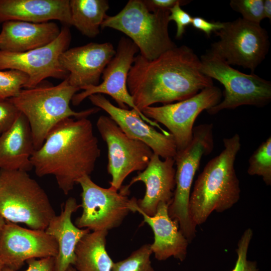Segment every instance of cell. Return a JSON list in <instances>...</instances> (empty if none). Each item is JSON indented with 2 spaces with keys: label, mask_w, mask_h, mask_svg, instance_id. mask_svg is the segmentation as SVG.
Instances as JSON below:
<instances>
[{
  "label": "cell",
  "mask_w": 271,
  "mask_h": 271,
  "mask_svg": "<svg viewBox=\"0 0 271 271\" xmlns=\"http://www.w3.org/2000/svg\"><path fill=\"white\" fill-rule=\"evenodd\" d=\"M5 223L6 220L0 214V233Z\"/></svg>",
  "instance_id": "37"
},
{
  "label": "cell",
  "mask_w": 271,
  "mask_h": 271,
  "mask_svg": "<svg viewBox=\"0 0 271 271\" xmlns=\"http://www.w3.org/2000/svg\"><path fill=\"white\" fill-rule=\"evenodd\" d=\"M148 10L151 12L158 11H169L177 4L185 5L190 1L184 0H143Z\"/></svg>",
  "instance_id": "34"
},
{
  "label": "cell",
  "mask_w": 271,
  "mask_h": 271,
  "mask_svg": "<svg viewBox=\"0 0 271 271\" xmlns=\"http://www.w3.org/2000/svg\"><path fill=\"white\" fill-rule=\"evenodd\" d=\"M222 96L220 89L213 86L186 99L160 106H149L141 111L147 118L169 129L179 151L190 143L194 123L199 114L219 103Z\"/></svg>",
  "instance_id": "13"
},
{
  "label": "cell",
  "mask_w": 271,
  "mask_h": 271,
  "mask_svg": "<svg viewBox=\"0 0 271 271\" xmlns=\"http://www.w3.org/2000/svg\"><path fill=\"white\" fill-rule=\"evenodd\" d=\"M4 267V265L3 263V262L0 260V271H2V269L3 267Z\"/></svg>",
  "instance_id": "39"
},
{
  "label": "cell",
  "mask_w": 271,
  "mask_h": 271,
  "mask_svg": "<svg viewBox=\"0 0 271 271\" xmlns=\"http://www.w3.org/2000/svg\"><path fill=\"white\" fill-rule=\"evenodd\" d=\"M34 151L28 121L20 112L13 125L0 135V170L31 171V158Z\"/></svg>",
  "instance_id": "23"
},
{
  "label": "cell",
  "mask_w": 271,
  "mask_h": 271,
  "mask_svg": "<svg viewBox=\"0 0 271 271\" xmlns=\"http://www.w3.org/2000/svg\"><path fill=\"white\" fill-rule=\"evenodd\" d=\"M170 11L150 12L143 0H129L117 14L107 16L101 25L121 32L137 46L140 54L154 60L176 45L169 33Z\"/></svg>",
  "instance_id": "6"
},
{
  "label": "cell",
  "mask_w": 271,
  "mask_h": 271,
  "mask_svg": "<svg viewBox=\"0 0 271 271\" xmlns=\"http://www.w3.org/2000/svg\"><path fill=\"white\" fill-rule=\"evenodd\" d=\"M61 28L53 22L34 23L11 21L2 24L0 50L25 52L44 47L55 40Z\"/></svg>",
  "instance_id": "21"
},
{
  "label": "cell",
  "mask_w": 271,
  "mask_h": 271,
  "mask_svg": "<svg viewBox=\"0 0 271 271\" xmlns=\"http://www.w3.org/2000/svg\"><path fill=\"white\" fill-rule=\"evenodd\" d=\"M66 271H78L74 266L70 265L68 267Z\"/></svg>",
  "instance_id": "38"
},
{
  "label": "cell",
  "mask_w": 271,
  "mask_h": 271,
  "mask_svg": "<svg viewBox=\"0 0 271 271\" xmlns=\"http://www.w3.org/2000/svg\"><path fill=\"white\" fill-rule=\"evenodd\" d=\"M137 201L135 197L132 198V212L141 214L143 222L148 224L153 231L154 240L150 244V247L155 257L159 261L166 260L171 257L181 261L184 260L189 242L180 230L178 221L170 217V204L161 202L155 215L151 216L138 208Z\"/></svg>",
  "instance_id": "19"
},
{
  "label": "cell",
  "mask_w": 271,
  "mask_h": 271,
  "mask_svg": "<svg viewBox=\"0 0 271 271\" xmlns=\"http://www.w3.org/2000/svg\"><path fill=\"white\" fill-rule=\"evenodd\" d=\"M109 8L106 0H70L71 26L83 35L96 37Z\"/></svg>",
  "instance_id": "25"
},
{
  "label": "cell",
  "mask_w": 271,
  "mask_h": 271,
  "mask_svg": "<svg viewBox=\"0 0 271 271\" xmlns=\"http://www.w3.org/2000/svg\"><path fill=\"white\" fill-rule=\"evenodd\" d=\"M223 142L224 149L206 165L190 194L189 212L196 226L205 222L213 211L231 208L240 198L234 163L241 148L240 138L235 133Z\"/></svg>",
  "instance_id": "3"
},
{
  "label": "cell",
  "mask_w": 271,
  "mask_h": 271,
  "mask_svg": "<svg viewBox=\"0 0 271 271\" xmlns=\"http://www.w3.org/2000/svg\"><path fill=\"white\" fill-rule=\"evenodd\" d=\"M192 25L194 28L203 32L209 37L212 32H215L223 26V23L219 22H209L201 17H193Z\"/></svg>",
  "instance_id": "35"
},
{
  "label": "cell",
  "mask_w": 271,
  "mask_h": 271,
  "mask_svg": "<svg viewBox=\"0 0 271 271\" xmlns=\"http://www.w3.org/2000/svg\"><path fill=\"white\" fill-rule=\"evenodd\" d=\"M20 112L9 99L0 100V135L13 125Z\"/></svg>",
  "instance_id": "31"
},
{
  "label": "cell",
  "mask_w": 271,
  "mask_h": 271,
  "mask_svg": "<svg viewBox=\"0 0 271 271\" xmlns=\"http://www.w3.org/2000/svg\"><path fill=\"white\" fill-rule=\"evenodd\" d=\"M28 76L16 70H0V100L16 96L24 88Z\"/></svg>",
  "instance_id": "28"
},
{
  "label": "cell",
  "mask_w": 271,
  "mask_h": 271,
  "mask_svg": "<svg viewBox=\"0 0 271 271\" xmlns=\"http://www.w3.org/2000/svg\"><path fill=\"white\" fill-rule=\"evenodd\" d=\"M77 184L82 189V212L75 222L78 228L92 231H108L119 226L132 212L131 198L128 197L130 191L126 186L118 190L111 186L103 188L87 175L79 179Z\"/></svg>",
  "instance_id": "10"
},
{
  "label": "cell",
  "mask_w": 271,
  "mask_h": 271,
  "mask_svg": "<svg viewBox=\"0 0 271 271\" xmlns=\"http://www.w3.org/2000/svg\"><path fill=\"white\" fill-rule=\"evenodd\" d=\"M253 236L250 228L246 229L237 243L236 249L237 258L231 271H259L257 262L247 259V255L249 243Z\"/></svg>",
  "instance_id": "30"
},
{
  "label": "cell",
  "mask_w": 271,
  "mask_h": 271,
  "mask_svg": "<svg viewBox=\"0 0 271 271\" xmlns=\"http://www.w3.org/2000/svg\"><path fill=\"white\" fill-rule=\"evenodd\" d=\"M107 230L89 232L75 248L73 265L78 271H111L114 262L106 249Z\"/></svg>",
  "instance_id": "24"
},
{
  "label": "cell",
  "mask_w": 271,
  "mask_h": 271,
  "mask_svg": "<svg viewBox=\"0 0 271 271\" xmlns=\"http://www.w3.org/2000/svg\"><path fill=\"white\" fill-rule=\"evenodd\" d=\"M223 23L222 28L214 32L219 39L210 51L229 65L249 69L253 73L268 53L267 32L260 24L241 18Z\"/></svg>",
  "instance_id": "9"
},
{
  "label": "cell",
  "mask_w": 271,
  "mask_h": 271,
  "mask_svg": "<svg viewBox=\"0 0 271 271\" xmlns=\"http://www.w3.org/2000/svg\"><path fill=\"white\" fill-rule=\"evenodd\" d=\"M213 129L212 123L194 126L190 143L184 149L177 151L174 158L176 166L175 189L168 213L172 219L178 221L180 230L189 243L196 231L189 212L191 189L202 157L210 154L214 148Z\"/></svg>",
  "instance_id": "7"
},
{
  "label": "cell",
  "mask_w": 271,
  "mask_h": 271,
  "mask_svg": "<svg viewBox=\"0 0 271 271\" xmlns=\"http://www.w3.org/2000/svg\"><path fill=\"white\" fill-rule=\"evenodd\" d=\"M0 214L12 223L45 230L56 215L48 196L28 172L0 170Z\"/></svg>",
  "instance_id": "5"
},
{
  "label": "cell",
  "mask_w": 271,
  "mask_h": 271,
  "mask_svg": "<svg viewBox=\"0 0 271 271\" xmlns=\"http://www.w3.org/2000/svg\"><path fill=\"white\" fill-rule=\"evenodd\" d=\"M139 51L137 46L130 39L122 37L118 42L115 54L102 72V82L96 86L83 88L81 92L74 95L71 102L73 105L77 106L92 94H107L114 100L118 107L127 109V106H129L136 110L145 122L158 127L162 133L167 134L168 132L157 122L146 117L137 108L128 92L127 76L136 54Z\"/></svg>",
  "instance_id": "14"
},
{
  "label": "cell",
  "mask_w": 271,
  "mask_h": 271,
  "mask_svg": "<svg viewBox=\"0 0 271 271\" xmlns=\"http://www.w3.org/2000/svg\"><path fill=\"white\" fill-rule=\"evenodd\" d=\"M80 207L75 198H68L60 214L51 220L45 229L58 244V254L55 257L57 271H66L69 266L74 265L77 244L90 232L88 229L78 228L72 222V215Z\"/></svg>",
  "instance_id": "22"
},
{
  "label": "cell",
  "mask_w": 271,
  "mask_h": 271,
  "mask_svg": "<svg viewBox=\"0 0 271 271\" xmlns=\"http://www.w3.org/2000/svg\"><path fill=\"white\" fill-rule=\"evenodd\" d=\"M200 59L201 72L224 87L223 99L207 110L209 114L214 115L224 109H232L243 105L263 107L270 102L269 81L253 73L239 71L210 51Z\"/></svg>",
  "instance_id": "8"
},
{
  "label": "cell",
  "mask_w": 271,
  "mask_h": 271,
  "mask_svg": "<svg viewBox=\"0 0 271 271\" xmlns=\"http://www.w3.org/2000/svg\"><path fill=\"white\" fill-rule=\"evenodd\" d=\"M88 98L92 104L108 113L128 137L144 143L164 159L175 157L177 150L172 135L157 131L145 122L136 110L116 106L101 94H92Z\"/></svg>",
  "instance_id": "16"
},
{
  "label": "cell",
  "mask_w": 271,
  "mask_h": 271,
  "mask_svg": "<svg viewBox=\"0 0 271 271\" xmlns=\"http://www.w3.org/2000/svg\"><path fill=\"white\" fill-rule=\"evenodd\" d=\"M96 127L107 148L110 186L118 190L130 174L146 169L154 153L144 143L128 137L109 116L100 115Z\"/></svg>",
  "instance_id": "11"
},
{
  "label": "cell",
  "mask_w": 271,
  "mask_h": 271,
  "mask_svg": "<svg viewBox=\"0 0 271 271\" xmlns=\"http://www.w3.org/2000/svg\"><path fill=\"white\" fill-rule=\"evenodd\" d=\"M58 244L44 230L28 229L6 220L0 233V260L17 270L31 258L56 257Z\"/></svg>",
  "instance_id": "15"
},
{
  "label": "cell",
  "mask_w": 271,
  "mask_h": 271,
  "mask_svg": "<svg viewBox=\"0 0 271 271\" xmlns=\"http://www.w3.org/2000/svg\"><path fill=\"white\" fill-rule=\"evenodd\" d=\"M200 67V58L185 45L176 46L152 60L139 54L128 72L127 89L141 111L155 103L182 101L214 86Z\"/></svg>",
  "instance_id": "1"
},
{
  "label": "cell",
  "mask_w": 271,
  "mask_h": 271,
  "mask_svg": "<svg viewBox=\"0 0 271 271\" xmlns=\"http://www.w3.org/2000/svg\"><path fill=\"white\" fill-rule=\"evenodd\" d=\"M53 20L71 26L69 0H0V24L11 21L40 23Z\"/></svg>",
  "instance_id": "20"
},
{
  "label": "cell",
  "mask_w": 271,
  "mask_h": 271,
  "mask_svg": "<svg viewBox=\"0 0 271 271\" xmlns=\"http://www.w3.org/2000/svg\"><path fill=\"white\" fill-rule=\"evenodd\" d=\"M229 4L233 10L240 13L242 18L246 21L260 24L264 19L263 0H231Z\"/></svg>",
  "instance_id": "29"
},
{
  "label": "cell",
  "mask_w": 271,
  "mask_h": 271,
  "mask_svg": "<svg viewBox=\"0 0 271 271\" xmlns=\"http://www.w3.org/2000/svg\"><path fill=\"white\" fill-rule=\"evenodd\" d=\"M71 34L68 26L61 28L58 37L49 44L25 52L0 50V70H16L28 76L24 86L32 88L48 78L66 79L68 73L61 66L60 55L69 48Z\"/></svg>",
  "instance_id": "12"
},
{
  "label": "cell",
  "mask_w": 271,
  "mask_h": 271,
  "mask_svg": "<svg viewBox=\"0 0 271 271\" xmlns=\"http://www.w3.org/2000/svg\"><path fill=\"white\" fill-rule=\"evenodd\" d=\"M112 43L91 42L68 49L60 56L62 67L68 73L67 78L72 86L81 90L99 84L102 72L115 54Z\"/></svg>",
  "instance_id": "17"
},
{
  "label": "cell",
  "mask_w": 271,
  "mask_h": 271,
  "mask_svg": "<svg viewBox=\"0 0 271 271\" xmlns=\"http://www.w3.org/2000/svg\"><path fill=\"white\" fill-rule=\"evenodd\" d=\"M181 4H177L170 9L169 20L174 21L177 26L176 39H181L185 33L186 27L191 24L193 17L183 10Z\"/></svg>",
  "instance_id": "32"
},
{
  "label": "cell",
  "mask_w": 271,
  "mask_h": 271,
  "mask_svg": "<svg viewBox=\"0 0 271 271\" xmlns=\"http://www.w3.org/2000/svg\"><path fill=\"white\" fill-rule=\"evenodd\" d=\"M100 153L91 121L69 117L52 128L31 161L37 176H54L59 188L67 195L79 179L93 172Z\"/></svg>",
  "instance_id": "2"
},
{
  "label": "cell",
  "mask_w": 271,
  "mask_h": 271,
  "mask_svg": "<svg viewBox=\"0 0 271 271\" xmlns=\"http://www.w3.org/2000/svg\"><path fill=\"white\" fill-rule=\"evenodd\" d=\"M150 244L143 245L126 258L114 262L111 271H156L152 265Z\"/></svg>",
  "instance_id": "27"
},
{
  "label": "cell",
  "mask_w": 271,
  "mask_h": 271,
  "mask_svg": "<svg viewBox=\"0 0 271 271\" xmlns=\"http://www.w3.org/2000/svg\"><path fill=\"white\" fill-rule=\"evenodd\" d=\"M28 268L24 271H57L54 256L31 258L26 261ZM2 271H17L4 266Z\"/></svg>",
  "instance_id": "33"
},
{
  "label": "cell",
  "mask_w": 271,
  "mask_h": 271,
  "mask_svg": "<svg viewBox=\"0 0 271 271\" xmlns=\"http://www.w3.org/2000/svg\"><path fill=\"white\" fill-rule=\"evenodd\" d=\"M175 160L173 158L160 159L153 153L145 170L133 177L128 185L130 187L137 182H143L146 192L142 199L137 200L138 208L149 216L156 213L161 202L171 204L175 188Z\"/></svg>",
  "instance_id": "18"
},
{
  "label": "cell",
  "mask_w": 271,
  "mask_h": 271,
  "mask_svg": "<svg viewBox=\"0 0 271 271\" xmlns=\"http://www.w3.org/2000/svg\"><path fill=\"white\" fill-rule=\"evenodd\" d=\"M263 12L264 18L271 19V1L263 0Z\"/></svg>",
  "instance_id": "36"
},
{
  "label": "cell",
  "mask_w": 271,
  "mask_h": 271,
  "mask_svg": "<svg viewBox=\"0 0 271 271\" xmlns=\"http://www.w3.org/2000/svg\"><path fill=\"white\" fill-rule=\"evenodd\" d=\"M79 90L66 78L55 86L40 84L22 89L16 96L9 99L28 120L35 150L42 146L49 131L63 119L87 118L100 110L97 107L80 111L72 109L70 102Z\"/></svg>",
  "instance_id": "4"
},
{
  "label": "cell",
  "mask_w": 271,
  "mask_h": 271,
  "mask_svg": "<svg viewBox=\"0 0 271 271\" xmlns=\"http://www.w3.org/2000/svg\"><path fill=\"white\" fill-rule=\"evenodd\" d=\"M247 173L261 177L264 183L271 185V137L258 147L248 160Z\"/></svg>",
  "instance_id": "26"
}]
</instances>
